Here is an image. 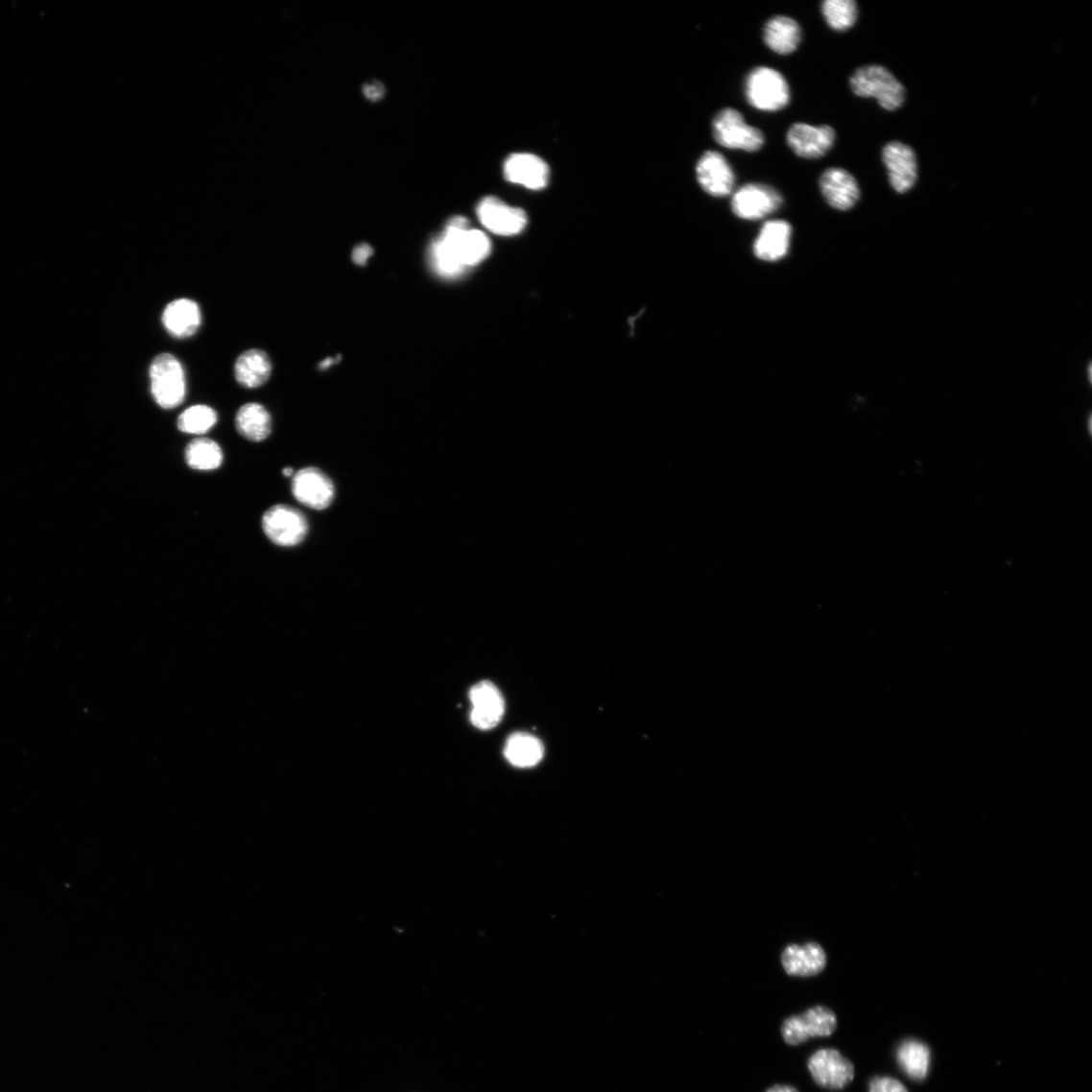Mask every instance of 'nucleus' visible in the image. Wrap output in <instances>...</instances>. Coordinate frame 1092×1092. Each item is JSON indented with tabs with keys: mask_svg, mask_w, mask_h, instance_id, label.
Wrapping results in <instances>:
<instances>
[{
	"mask_svg": "<svg viewBox=\"0 0 1092 1092\" xmlns=\"http://www.w3.org/2000/svg\"><path fill=\"white\" fill-rule=\"evenodd\" d=\"M372 253H373V250L369 247V245L364 243V244L359 245V247H357L354 249L353 254H352V258H353L354 262L356 263V265L365 266V265H367V262L369 259V257L372 255Z\"/></svg>",
	"mask_w": 1092,
	"mask_h": 1092,
	"instance_id": "c756f323",
	"label": "nucleus"
},
{
	"mask_svg": "<svg viewBox=\"0 0 1092 1092\" xmlns=\"http://www.w3.org/2000/svg\"><path fill=\"white\" fill-rule=\"evenodd\" d=\"M801 36L799 24L789 16L772 17L764 28L766 45L780 55L794 53L801 42Z\"/></svg>",
	"mask_w": 1092,
	"mask_h": 1092,
	"instance_id": "412c9836",
	"label": "nucleus"
},
{
	"mask_svg": "<svg viewBox=\"0 0 1092 1092\" xmlns=\"http://www.w3.org/2000/svg\"><path fill=\"white\" fill-rule=\"evenodd\" d=\"M836 141L835 130L826 125L811 126L796 123L791 127L787 133V143L795 154L806 159H818L824 156Z\"/></svg>",
	"mask_w": 1092,
	"mask_h": 1092,
	"instance_id": "f8f14e48",
	"label": "nucleus"
},
{
	"mask_svg": "<svg viewBox=\"0 0 1092 1092\" xmlns=\"http://www.w3.org/2000/svg\"><path fill=\"white\" fill-rule=\"evenodd\" d=\"M870 1092H909L903 1084L890 1078H877L870 1083Z\"/></svg>",
	"mask_w": 1092,
	"mask_h": 1092,
	"instance_id": "c85d7f7f",
	"label": "nucleus"
},
{
	"mask_svg": "<svg viewBox=\"0 0 1092 1092\" xmlns=\"http://www.w3.org/2000/svg\"><path fill=\"white\" fill-rule=\"evenodd\" d=\"M469 700L473 704L470 722L477 728L491 729L501 723L505 701L502 693L492 682L482 681L475 685L469 691Z\"/></svg>",
	"mask_w": 1092,
	"mask_h": 1092,
	"instance_id": "dca6fc26",
	"label": "nucleus"
},
{
	"mask_svg": "<svg viewBox=\"0 0 1092 1092\" xmlns=\"http://www.w3.org/2000/svg\"><path fill=\"white\" fill-rule=\"evenodd\" d=\"M712 131L715 141L728 149L756 153L765 143L763 131L748 125L741 112L730 107L722 109L714 117Z\"/></svg>",
	"mask_w": 1092,
	"mask_h": 1092,
	"instance_id": "39448f33",
	"label": "nucleus"
},
{
	"mask_svg": "<svg viewBox=\"0 0 1092 1092\" xmlns=\"http://www.w3.org/2000/svg\"><path fill=\"white\" fill-rule=\"evenodd\" d=\"M767 1092H799L795 1087L789 1085H775Z\"/></svg>",
	"mask_w": 1092,
	"mask_h": 1092,
	"instance_id": "2f4dec72",
	"label": "nucleus"
},
{
	"mask_svg": "<svg viewBox=\"0 0 1092 1092\" xmlns=\"http://www.w3.org/2000/svg\"><path fill=\"white\" fill-rule=\"evenodd\" d=\"M292 491L294 497L314 510H324L335 496V488L330 478L316 467H306L294 475Z\"/></svg>",
	"mask_w": 1092,
	"mask_h": 1092,
	"instance_id": "9d476101",
	"label": "nucleus"
},
{
	"mask_svg": "<svg viewBox=\"0 0 1092 1092\" xmlns=\"http://www.w3.org/2000/svg\"><path fill=\"white\" fill-rule=\"evenodd\" d=\"M821 12L827 25L843 32L852 28L858 20V6L854 0H825Z\"/></svg>",
	"mask_w": 1092,
	"mask_h": 1092,
	"instance_id": "bb28decb",
	"label": "nucleus"
},
{
	"mask_svg": "<svg viewBox=\"0 0 1092 1092\" xmlns=\"http://www.w3.org/2000/svg\"><path fill=\"white\" fill-rule=\"evenodd\" d=\"M262 530L278 546L291 548L303 542L309 532L306 516L288 505H276L262 517Z\"/></svg>",
	"mask_w": 1092,
	"mask_h": 1092,
	"instance_id": "423d86ee",
	"label": "nucleus"
},
{
	"mask_svg": "<svg viewBox=\"0 0 1092 1092\" xmlns=\"http://www.w3.org/2000/svg\"><path fill=\"white\" fill-rule=\"evenodd\" d=\"M897 1060L907 1075L916 1080L927 1078L931 1054L929 1048L917 1041H907L897 1051Z\"/></svg>",
	"mask_w": 1092,
	"mask_h": 1092,
	"instance_id": "393cba45",
	"label": "nucleus"
},
{
	"mask_svg": "<svg viewBox=\"0 0 1092 1092\" xmlns=\"http://www.w3.org/2000/svg\"><path fill=\"white\" fill-rule=\"evenodd\" d=\"M783 203L781 194L763 183H748L731 199V210L744 220H760L776 212Z\"/></svg>",
	"mask_w": 1092,
	"mask_h": 1092,
	"instance_id": "6e6552de",
	"label": "nucleus"
},
{
	"mask_svg": "<svg viewBox=\"0 0 1092 1092\" xmlns=\"http://www.w3.org/2000/svg\"><path fill=\"white\" fill-rule=\"evenodd\" d=\"M272 373L269 355L259 349H251L239 356L235 365L237 382L244 388L256 389L265 385Z\"/></svg>",
	"mask_w": 1092,
	"mask_h": 1092,
	"instance_id": "4be33fe9",
	"label": "nucleus"
},
{
	"mask_svg": "<svg viewBox=\"0 0 1092 1092\" xmlns=\"http://www.w3.org/2000/svg\"><path fill=\"white\" fill-rule=\"evenodd\" d=\"M504 755L507 761L514 767L532 768L542 760L544 748L542 743L533 734L516 732L508 738Z\"/></svg>",
	"mask_w": 1092,
	"mask_h": 1092,
	"instance_id": "b1692460",
	"label": "nucleus"
},
{
	"mask_svg": "<svg viewBox=\"0 0 1092 1092\" xmlns=\"http://www.w3.org/2000/svg\"><path fill=\"white\" fill-rule=\"evenodd\" d=\"M882 158L893 190L899 194L911 191L917 179V161L913 148L900 142L889 143L883 148Z\"/></svg>",
	"mask_w": 1092,
	"mask_h": 1092,
	"instance_id": "4468645a",
	"label": "nucleus"
},
{
	"mask_svg": "<svg viewBox=\"0 0 1092 1092\" xmlns=\"http://www.w3.org/2000/svg\"><path fill=\"white\" fill-rule=\"evenodd\" d=\"M781 961L788 975L811 977L823 971L826 965V955L817 943L790 945L784 950Z\"/></svg>",
	"mask_w": 1092,
	"mask_h": 1092,
	"instance_id": "a211bd4d",
	"label": "nucleus"
},
{
	"mask_svg": "<svg viewBox=\"0 0 1092 1092\" xmlns=\"http://www.w3.org/2000/svg\"><path fill=\"white\" fill-rule=\"evenodd\" d=\"M852 91L861 98H874L885 109L895 110L906 100V88L894 75L880 65L864 66L850 80Z\"/></svg>",
	"mask_w": 1092,
	"mask_h": 1092,
	"instance_id": "f03ea898",
	"label": "nucleus"
},
{
	"mask_svg": "<svg viewBox=\"0 0 1092 1092\" xmlns=\"http://www.w3.org/2000/svg\"><path fill=\"white\" fill-rule=\"evenodd\" d=\"M150 384L155 402L163 409L181 405L186 394L185 373L176 356L163 353L155 357L149 369Z\"/></svg>",
	"mask_w": 1092,
	"mask_h": 1092,
	"instance_id": "7ed1b4c3",
	"label": "nucleus"
},
{
	"mask_svg": "<svg viewBox=\"0 0 1092 1092\" xmlns=\"http://www.w3.org/2000/svg\"><path fill=\"white\" fill-rule=\"evenodd\" d=\"M696 176L702 190L717 198L729 196L736 182V176L724 156L709 150L703 154L696 166Z\"/></svg>",
	"mask_w": 1092,
	"mask_h": 1092,
	"instance_id": "ddd939ff",
	"label": "nucleus"
},
{
	"mask_svg": "<svg viewBox=\"0 0 1092 1092\" xmlns=\"http://www.w3.org/2000/svg\"><path fill=\"white\" fill-rule=\"evenodd\" d=\"M162 322L166 331L178 339L192 337L202 323L200 307L190 298H179L167 305Z\"/></svg>",
	"mask_w": 1092,
	"mask_h": 1092,
	"instance_id": "6ab92c4d",
	"label": "nucleus"
},
{
	"mask_svg": "<svg viewBox=\"0 0 1092 1092\" xmlns=\"http://www.w3.org/2000/svg\"><path fill=\"white\" fill-rule=\"evenodd\" d=\"M223 451L220 445L205 438L194 439L185 449V461L197 470H214L223 463Z\"/></svg>",
	"mask_w": 1092,
	"mask_h": 1092,
	"instance_id": "a878e982",
	"label": "nucleus"
},
{
	"mask_svg": "<svg viewBox=\"0 0 1092 1092\" xmlns=\"http://www.w3.org/2000/svg\"><path fill=\"white\" fill-rule=\"evenodd\" d=\"M791 234L793 228L786 221L767 222L755 242L756 256L766 261H777L783 258L789 249Z\"/></svg>",
	"mask_w": 1092,
	"mask_h": 1092,
	"instance_id": "aec40b11",
	"label": "nucleus"
},
{
	"mask_svg": "<svg viewBox=\"0 0 1092 1092\" xmlns=\"http://www.w3.org/2000/svg\"><path fill=\"white\" fill-rule=\"evenodd\" d=\"M748 104L764 111H777L788 106L790 87L783 75L770 67L751 70L745 83Z\"/></svg>",
	"mask_w": 1092,
	"mask_h": 1092,
	"instance_id": "20e7f679",
	"label": "nucleus"
},
{
	"mask_svg": "<svg viewBox=\"0 0 1092 1092\" xmlns=\"http://www.w3.org/2000/svg\"><path fill=\"white\" fill-rule=\"evenodd\" d=\"M820 192L827 203L839 211H848L860 199L856 178L843 168H828L819 179Z\"/></svg>",
	"mask_w": 1092,
	"mask_h": 1092,
	"instance_id": "f3484780",
	"label": "nucleus"
},
{
	"mask_svg": "<svg viewBox=\"0 0 1092 1092\" xmlns=\"http://www.w3.org/2000/svg\"><path fill=\"white\" fill-rule=\"evenodd\" d=\"M468 221L455 217L444 233L432 244V251L445 267L463 273L475 267L491 253V241L485 233L468 228Z\"/></svg>",
	"mask_w": 1092,
	"mask_h": 1092,
	"instance_id": "f257e3e1",
	"label": "nucleus"
},
{
	"mask_svg": "<svg viewBox=\"0 0 1092 1092\" xmlns=\"http://www.w3.org/2000/svg\"><path fill=\"white\" fill-rule=\"evenodd\" d=\"M478 217L484 227L500 236L521 233L527 225L525 212L496 197H486L478 204Z\"/></svg>",
	"mask_w": 1092,
	"mask_h": 1092,
	"instance_id": "9b49d317",
	"label": "nucleus"
},
{
	"mask_svg": "<svg viewBox=\"0 0 1092 1092\" xmlns=\"http://www.w3.org/2000/svg\"><path fill=\"white\" fill-rule=\"evenodd\" d=\"M218 422L217 412L204 405H197L186 409L178 417V429L187 435L202 436L208 433Z\"/></svg>",
	"mask_w": 1092,
	"mask_h": 1092,
	"instance_id": "cd10ccee",
	"label": "nucleus"
},
{
	"mask_svg": "<svg viewBox=\"0 0 1092 1092\" xmlns=\"http://www.w3.org/2000/svg\"><path fill=\"white\" fill-rule=\"evenodd\" d=\"M815 1081L827 1089H843L854 1080L853 1064L834 1049H822L808 1061Z\"/></svg>",
	"mask_w": 1092,
	"mask_h": 1092,
	"instance_id": "1a4fd4ad",
	"label": "nucleus"
},
{
	"mask_svg": "<svg viewBox=\"0 0 1092 1092\" xmlns=\"http://www.w3.org/2000/svg\"><path fill=\"white\" fill-rule=\"evenodd\" d=\"M365 96L370 101H379L384 97L385 87L380 83H372L364 87Z\"/></svg>",
	"mask_w": 1092,
	"mask_h": 1092,
	"instance_id": "7c9ffc66",
	"label": "nucleus"
},
{
	"mask_svg": "<svg viewBox=\"0 0 1092 1092\" xmlns=\"http://www.w3.org/2000/svg\"><path fill=\"white\" fill-rule=\"evenodd\" d=\"M503 175L507 181L541 191L550 181V167L542 158L531 154H514L503 165Z\"/></svg>",
	"mask_w": 1092,
	"mask_h": 1092,
	"instance_id": "2eb2a0df",
	"label": "nucleus"
},
{
	"mask_svg": "<svg viewBox=\"0 0 1092 1092\" xmlns=\"http://www.w3.org/2000/svg\"><path fill=\"white\" fill-rule=\"evenodd\" d=\"M282 474H284L286 477H294V470L292 467H286L284 470H282Z\"/></svg>",
	"mask_w": 1092,
	"mask_h": 1092,
	"instance_id": "473e14b6",
	"label": "nucleus"
},
{
	"mask_svg": "<svg viewBox=\"0 0 1092 1092\" xmlns=\"http://www.w3.org/2000/svg\"><path fill=\"white\" fill-rule=\"evenodd\" d=\"M236 427L241 437L252 442L266 440L272 432V417L260 404L249 403L237 412Z\"/></svg>",
	"mask_w": 1092,
	"mask_h": 1092,
	"instance_id": "5701e85b",
	"label": "nucleus"
},
{
	"mask_svg": "<svg viewBox=\"0 0 1092 1092\" xmlns=\"http://www.w3.org/2000/svg\"><path fill=\"white\" fill-rule=\"evenodd\" d=\"M838 1027L837 1016L825 1007H815L801 1015L791 1016L782 1025L784 1041L796 1046L812 1038L828 1037Z\"/></svg>",
	"mask_w": 1092,
	"mask_h": 1092,
	"instance_id": "0eeeda50",
	"label": "nucleus"
}]
</instances>
